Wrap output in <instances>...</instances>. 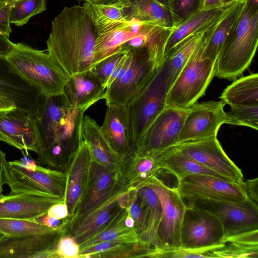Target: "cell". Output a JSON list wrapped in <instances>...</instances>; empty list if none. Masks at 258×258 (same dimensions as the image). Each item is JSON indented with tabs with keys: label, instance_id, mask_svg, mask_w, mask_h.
<instances>
[{
	"label": "cell",
	"instance_id": "6da1fadb",
	"mask_svg": "<svg viewBox=\"0 0 258 258\" xmlns=\"http://www.w3.org/2000/svg\"><path fill=\"white\" fill-rule=\"evenodd\" d=\"M84 113L71 106L63 94L43 95L34 116L42 142L35 160L37 164L64 171L83 141Z\"/></svg>",
	"mask_w": 258,
	"mask_h": 258
},
{
	"label": "cell",
	"instance_id": "7a4b0ae2",
	"mask_svg": "<svg viewBox=\"0 0 258 258\" xmlns=\"http://www.w3.org/2000/svg\"><path fill=\"white\" fill-rule=\"evenodd\" d=\"M97 36L83 6L66 7L52 22L46 50L54 62L70 76L94 66Z\"/></svg>",
	"mask_w": 258,
	"mask_h": 258
},
{
	"label": "cell",
	"instance_id": "3957f363",
	"mask_svg": "<svg viewBox=\"0 0 258 258\" xmlns=\"http://www.w3.org/2000/svg\"><path fill=\"white\" fill-rule=\"evenodd\" d=\"M258 42V0H245L215 63V76L232 81L250 66Z\"/></svg>",
	"mask_w": 258,
	"mask_h": 258
},
{
	"label": "cell",
	"instance_id": "277c9868",
	"mask_svg": "<svg viewBox=\"0 0 258 258\" xmlns=\"http://www.w3.org/2000/svg\"><path fill=\"white\" fill-rule=\"evenodd\" d=\"M22 152L23 158L6 161L4 164V182L10 187V194H30L64 199L65 172L38 165L29 154Z\"/></svg>",
	"mask_w": 258,
	"mask_h": 258
},
{
	"label": "cell",
	"instance_id": "5b68a950",
	"mask_svg": "<svg viewBox=\"0 0 258 258\" xmlns=\"http://www.w3.org/2000/svg\"><path fill=\"white\" fill-rule=\"evenodd\" d=\"M217 21L205 33L170 87L166 100V106L186 109L205 95L215 77L216 63L207 57L205 49Z\"/></svg>",
	"mask_w": 258,
	"mask_h": 258
},
{
	"label": "cell",
	"instance_id": "8992f818",
	"mask_svg": "<svg viewBox=\"0 0 258 258\" xmlns=\"http://www.w3.org/2000/svg\"><path fill=\"white\" fill-rule=\"evenodd\" d=\"M6 58L23 78L38 88L43 95L56 96L63 93L69 76L44 51L26 44L14 43Z\"/></svg>",
	"mask_w": 258,
	"mask_h": 258
},
{
	"label": "cell",
	"instance_id": "52a82bcc",
	"mask_svg": "<svg viewBox=\"0 0 258 258\" xmlns=\"http://www.w3.org/2000/svg\"><path fill=\"white\" fill-rule=\"evenodd\" d=\"M170 87L167 67L162 61L126 105L136 143L166 107Z\"/></svg>",
	"mask_w": 258,
	"mask_h": 258
},
{
	"label": "cell",
	"instance_id": "ba28073f",
	"mask_svg": "<svg viewBox=\"0 0 258 258\" xmlns=\"http://www.w3.org/2000/svg\"><path fill=\"white\" fill-rule=\"evenodd\" d=\"M224 229L218 217L189 200L181 226V247L213 251L224 245Z\"/></svg>",
	"mask_w": 258,
	"mask_h": 258
},
{
	"label": "cell",
	"instance_id": "9c48e42d",
	"mask_svg": "<svg viewBox=\"0 0 258 258\" xmlns=\"http://www.w3.org/2000/svg\"><path fill=\"white\" fill-rule=\"evenodd\" d=\"M187 112V108L166 106L137 141L134 154L156 157L178 144Z\"/></svg>",
	"mask_w": 258,
	"mask_h": 258
},
{
	"label": "cell",
	"instance_id": "30bf717a",
	"mask_svg": "<svg viewBox=\"0 0 258 258\" xmlns=\"http://www.w3.org/2000/svg\"><path fill=\"white\" fill-rule=\"evenodd\" d=\"M176 190L183 199L243 202L250 199L241 184L216 176L194 174L177 180Z\"/></svg>",
	"mask_w": 258,
	"mask_h": 258
},
{
	"label": "cell",
	"instance_id": "8fae6325",
	"mask_svg": "<svg viewBox=\"0 0 258 258\" xmlns=\"http://www.w3.org/2000/svg\"><path fill=\"white\" fill-rule=\"evenodd\" d=\"M129 66L124 74L106 89V105H127L137 95L158 66L147 48L128 52Z\"/></svg>",
	"mask_w": 258,
	"mask_h": 258
},
{
	"label": "cell",
	"instance_id": "7c38bea8",
	"mask_svg": "<svg viewBox=\"0 0 258 258\" xmlns=\"http://www.w3.org/2000/svg\"><path fill=\"white\" fill-rule=\"evenodd\" d=\"M145 186L155 192L161 206L162 218L158 230L159 248L181 247V229L186 209L183 199L175 188L167 186L157 176Z\"/></svg>",
	"mask_w": 258,
	"mask_h": 258
},
{
	"label": "cell",
	"instance_id": "4fadbf2b",
	"mask_svg": "<svg viewBox=\"0 0 258 258\" xmlns=\"http://www.w3.org/2000/svg\"><path fill=\"white\" fill-rule=\"evenodd\" d=\"M173 147L228 180L243 184L241 170L224 151L217 136L179 143Z\"/></svg>",
	"mask_w": 258,
	"mask_h": 258
},
{
	"label": "cell",
	"instance_id": "5bb4252c",
	"mask_svg": "<svg viewBox=\"0 0 258 258\" xmlns=\"http://www.w3.org/2000/svg\"><path fill=\"white\" fill-rule=\"evenodd\" d=\"M222 101L196 103L187 108L178 143L217 136L223 124H230Z\"/></svg>",
	"mask_w": 258,
	"mask_h": 258
},
{
	"label": "cell",
	"instance_id": "9a60e30c",
	"mask_svg": "<svg viewBox=\"0 0 258 258\" xmlns=\"http://www.w3.org/2000/svg\"><path fill=\"white\" fill-rule=\"evenodd\" d=\"M124 185L121 174L113 172L92 158L89 179L82 198L68 227L106 201Z\"/></svg>",
	"mask_w": 258,
	"mask_h": 258
},
{
	"label": "cell",
	"instance_id": "2e32d148",
	"mask_svg": "<svg viewBox=\"0 0 258 258\" xmlns=\"http://www.w3.org/2000/svg\"><path fill=\"white\" fill-rule=\"evenodd\" d=\"M66 230L64 226L42 233L5 235L0 239V258L57 257L56 246Z\"/></svg>",
	"mask_w": 258,
	"mask_h": 258
},
{
	"label": "cell",
	"instance_id": "e0dca14e",
	"mask_svg": "<svg viewBox=\"0 0 258 258\" xmlns=\"http://www.w3.org/2000/svg\"><path fill=\"white\" fill-rule=\"evenodd\" d=\"M107 106L101 132L121 165L134 154L136 148L131 120L126 105Z\"/></svg>",
	"mask_w": 258,
	"mask_h": 258
},
{
	"label": "cell",
	"instance_id": "ac0fdd59",
	"mask_svg": "<svg viewBox=\"0 0 258 258\" xmlns=\"http://www.w3.org/2000/svg\"><path fill=\"white\" fill-rule=\"evenodd\" d=\"M0 141L26 154L37 153L42 145L34 117L17 108L0 111Z\"/></svg>",
	"mask_w": 258,
	"mask_h": 258
},
{
	"label": "cell",
	"instance_id": "d6986e66",
	"mask_svg": "<svg viewBox=\"0 0 258 258\" xmlns=\"http://www.w3.org/2000/svg\"><path fill=\"white\" fill-rule=\"evenodd\" d=\"M220 219L225 237L258 229V206L251 199L243 202H226L207 200L195 201Z\"/></svg>",
	"mask_w": 258,
	"mask_h": 258
},
{
	"label": "cell",
	"instance_id": "ffe728a7",
	"mask_svg": "<svg viewBox=\"0 0 258 258\" xmlns=\"http://www.w3.org/2000/svg\"><path fill=\"white\" fill-rule=\"evenodd\" d=\"M43 94L19 75L6 57H0V97L34 117Z\"/></svg>",
	"mask_w": 258,
	"mask_h": 258
},
{
	"label": "cell",
	"instance_id": "44dd1931",
	"mask_svg": "<svg viewBox=\"0 0 258 258\" xmlns=\"http://www.w3.org/2000/svg\"><path fill=\"white\" fill-rule=\"evenodd\" d=\"M127 191V186L124 185L83 218L69 226L65 234L72 236L80 244L101 230L126 207Z\"/></svg>",
	"mask_w": 258,
	"mask_h": 258
},
{
	"label": "cell",
	"instance_id": "7402d4cb",
	"mask_svg": "<svg viewBox=\"0 0 258 258\" xmlns=\"http://www.w3.org/2000/svg\"><path fill=\"white\" fill-rule=\"evenodd\" d=\"M92 161L89 147L83 140L64 171L66 176L64 202L68 208L69 221L75 215L82 198L89 179Z\"/></svg>",
	"mask_w": 258,
	"mask_h": 258
},
{
	"label": "cell",
	"instance_id": "603a6c76",
	"mask_svg": "<svg viewBox=\"0 0 258 258\" xmlns=\"http://www.w3.org/2000/svg\"><path fill=\"white\" fill-rule=\"evenodd\" d=\"M106 88L90 70L70 76L63 94L72 106L85 112L97 101L104 99Z\"/></svg>",
	"mask_w": 258,
	"mask_h": 258
},
{
	"label": "cell",
	"instance_id": "cb8c5ba5",
	"mask_svg": "<svg viewBox=\"0 0 258 258\" xmlns=\"http://www.w3.org/2000/svg\"><path fill=\"white\" fill-rule=\"evenodd\" d=\"M63 199L34 195H0V218L29 220L45 214Z\"/></svg>",
	"mask_w": 258,
	"mask_h": 258
},
{
	"label": "cell",
	"instance_id": "d4e9b609",
	"mask_svg": "<svg viewBox=\"0 0 258 258\" xmlns=\"http://www.w3.org/2000/svg\"><path fill=\"white\" fill-rule=\"evenodd\" d=\"M82 135L94 161L113 172L121 174V165L103 137L100 126L89 116L83 117Z\"/></svg>",
	"mask_w": 258,
	"mask_h": 258
},
{
	"label": "cell",
	"instance_id": "484cf974",
	"mask_svg": "<svg viewBox=\"0 0 258 258\" xmlns=\"http://www.w3.org/2000/svg\"><path fill=\"white\" fill-rule=\"evenodd\" d=\"M156 159L160 168L174 175L177 180L194 174L211 175L228 180L219 173L183 155L173 147L159 154L156 156Z\"/></svg>",
	"mask_w": 258,
	"mask_h": 258
},
{
	"label": "cell",
	"instance_id": "4316f807",
	"mask_svg": "<svg viewBox=\"0 0 258 258\" xmlns=\"http://www.w3.org/2000/svg\"><path fill=\"white\" fill-rule=\"evenodd\" d=\"M224 9L219 8L200 10L187 20L173 28L165 45L164 55L188 36L212 25L220 18Z\"/></svg>",
	"mask_w": 258,
	"mask_h": 258
},
{
	"label": "cell",
	"instance_id": "83f0119b",
	"mask_svg": "<svg viewBox=\"0 0 258 258\" xmlns=\"http://www.w3.org/2000/svg\"><path fill=\"white\" fill-rule=\"evenodd\" d=\"M127 20L134 19L144 23L173 29L174 22L168 7L154 0H131L125 9Z\"/></svg>",
	"mask_w": 258,
	"mask_h": 258
},
{
	"label": "cell",
	"instance_id": "f1b7e54d",
	"mask_svg": "<svg viewBox=\"0 0 258 258\" xmlns=\"http://www.w3.org/2000/svg\"><path fill=\"white\" fill-rule=\"evenodd\" d=\"M161 170L156 157L134 154L123 164L121 177L126 186L141 187L157 176Z\"/></svg>",
	"mask_w": 258,
	"mask_h": 258
},
{
	"label": "cell",
	"instance_id": "f546056e",
	"mask_svg": "<svg viewBox=\"0 0 258 258\" xmlns=\"http://www.w3.org/2000/svg\"><path fill=\"white\" fill-rule=\"evenodd\" d=\"M245 0H239L225 8L218 20L207 42L205 53L216 62L220 50L227 36L238 18Z\"/></svg>",
	"mask_w": 258,
	"mask_h": 258
},
{
	"label": "cell",
	"instance_id": "4dcf8cb0",
	"mask_svg": "<svg viewBox=\"0 0 258 258\" xmlns=\"http://www.w3.org/2000/svg\"><path fill=\"white\" fill-rule=\"evenodd\" d=\"M83 6L89 14L97 35L116 29L128 21L125 15L126 7L88 2H85Z\"/></svg>",
	"mask_w": 258,
	"mask_h": 258
},
{
	"label": "cell",
	"instance_id": "1f68e13d",
	"mask_svg": "<svg viewBox=\"0 0 258 258\" xmlns=\"http://www.w3.org/2000/svg\"><path fill=\"white\" fill-rule=\"evenodd\" d=\"M127 214L128 209L125 207L106 226L80 243V249L106 241L136 242L140 241L134 228L125 225V220Z\"/></svg>",
	"mask_w": 258,
	"mask_h": 258
},
{
	"label": "cell",
	"instance_id": "d6a6232c",
	"mask_svg": "<svg viewBox=\"0 0 258 258\" xmlns=\"http://www.w3.org/2000/svg\"><path fill=\"white\" fill-rule=\"evenodd\" d=\"M216 22L208 28L188 36L164 55L163 61L167 67L170 87L202 40L205 33Z\"/></svg>",
	"mask_w": 258,
	"mask_h": 258
},
{
	"label": "cell",
	"instance_id": "836d02e7",
	"mask_svg": "<svg viewBox=\"0 0 258 258\" xmlns=\"http://www.w3.org/2000/svg\"><path fill=\"white\" fill-rule=\"evenodd\" d=\"M220 98L229 106L258 104L257 73L234 80L224 89Z\"/></svg>",
	"mask_w": 258,
	"mask_h": 258
},
{
	"label": "cell",
	"instance_id": "e575fe53",
	"mask_svg": "<svg viewBox=\"0 0 258 258\" xmlns=\"http://www.w3.org/2000/svg\"><path fill=\"white\" fill-rule=\"evenodd\" d=\"M148 205V222L139 240L154 247H160L158 230L162 218V208L155 192L148 186L140 187Z\"/></svg>",
	"mask_w": 258,
	"mask_h": 258
},
{
	"label": "cell",
	"instance_id": "d590c367",
	"mask_svg": "<svg viewBox=\"0 0 258 258\" xmlns=\"http://www.w3.org/2000/svg\"><path fill=\"white\" fill-rule=\"evenodd\" d=\"M127 21L116 29L97 35L94 46V65L113 53L128 39L139 34H134L127 29Z\"/></svg>",
	"mask_w": 258,
	"mask_h": 258
},
{
	"label": "cell",
	"instance_id": "8d00e7d4",
	"mask_svg": "<svg viewBox=\"0 0 258 258\" xmlns=\"http://www.w3.org/2000/svg\"><path fill=\"white\" fill-rule=\"evenodd\" d=\"M47 0H17L12 3L10 21L18 26L28 23L33 16L46 10Z\"/></svg>",
	"mask_w": 258,
	"mask_h": 258
},
{
	"label": "cell",
	"instance_id": "74e56055",
	"mask_svg": "<svg viewBox=\"0 0 258 258\" xmlns=\"http://www.w3.org/2000/svg\"><path fill=\"white\" fill-rule=\"evenodd\" d=\"M54 229L30 220L0 218V233L5 235L22 236L45 233Z\"/></svg>",
	"mask_w": 258,
	"mask_h": 258
},
{
	"label": "cell",
	"instance_id": "f35d334b",
	"mask_svg": "<svg viewBox=\"0 0 258 258\" xmlns=\"http://www.w3.org/2000/svg\"><path fill=\"white\" fill-rule=\"evenodd\" d=\"M227 112L231 125L258 129V104L231 105Z\"/></svg>",
	"mask_w": 258,
	"mask_h": 258
},
{
	"label": "cell",
	"instance_id": "ab89813d",
	"mask_svg": "<svg viewBox=\"0 0 258 258\" xmlns=\"http://www.w3.org/2000/svg\"><path fill=\"white\" fill-rule=\"evenodd\" d=\"M215 257H258V245L235 239H227L224 245L212 251Z\"/></svg>",
	"mask_w": 258,
	"mask_h": 258
},
{
	"label": "cell",
	"instance_id": "60d3db41",
	"mask_svg": "<svg viewBox=\"0 0 258 258\" xmlns=\"http://www.w3.org/2000/svg\"><path fill=\"white\" fill-rule=\"evenodd\" d=\"M202 1L203 0H170L168 8L173 18L174 27L200 11L201 9Z\"/></svg>",
	"mask_w": 258,
	"mask_h": 258
},
{
	"label": "cell",
	"instance_id": "b9f144b4",
	"mask_svg": "<svg viewBox=\"0 0 258 258\" xmlns=\"http://www.w3.org/2000/svg\"><path fill=\"white\" fill-rule=\"evenodd\" d=\"M126 53L119 48L110 55L94 64L90 69L106 89L112 73Z\"/></svg>",
	"mask_w": 258,
	"mask_h": 258
},
{
	"label": "cell",
	"instance_id": "7bdbcfd3",
	"mask_svg": "<svg viewBox=\"0 0 258 258\" xmlns=\"http://www.w3.org/2000/svg\"><path fill=\"white\" fill-rule=\"evenodd\" d=\"M212 251L207 249H190L182 247L167 248L154 247L151 257H215Z\"/></svg>",
	"mask_w": 258,
	"mask_h": 258
},
{
	"label": "cell",
	"instance_id": "ee69618b",
	"mask_svg": "<svg viewBox=\"0 0 258 258\" xmlns=\"http://www.w3.org/2000/svg\"><path fill=\"white\" fill-rule=\"evenodd\" d=\"M79 252V244L72 236L67 234L61 236L56 246L57 257L78 258Z\"/></svg>",
	"mask_w": 258,
	"mask_h": 258
},
{
	"label": "cell",
	"instance_id": "f6af8a7d",
	"mask_svg": "<svg viewBox=\"0 0 258 258\" xmlns=\"http://www.w3.org/2000/svg\"><path fill=\"white\" fill-rule=\"evenodd\" d=\"M12 2L4 1L0 5V35L9 38L12 33L10 12Z\"/></svg>",
	"mask_w": 258,
	"mask_h": 258
},
{
	"label": "cell",
	"instance_id": "bcb514c9",
	"mask_svg": "<svg viewBox=\"0 0 258 258\" xmlns=\"http://www.w3.org/2000/svg\"><path fill=\"white\" fill-rule=\"evenodd\" d=\"M29 220L54 229L67 226L68 223V219L67 218L63 219H56L49 216L47 213Z\"/></svg>",
	"mask_w": 258,
	"mask_h": 258
},
{
	"label": "cell",
	"instance_id": "7dc6e473",
	"mask_svg": "<svg viewBox=\"0 0 258 258\" xmlns=\"http://www.w3.org/2000/svg\"><path fill=\"white\" fill-rule=\"evenodd\" d=\"M47 214L58 219L67 218L69 216L68 206L64 202L56 203L48 209Z\"/></svg>",
	"mask_w": 258,
	"mask_h": 258
},
{
	"label": "cell",
	"instance_id": "c3c4849f",
	"mask_svg": "<svg viewBox=\"0 0 258 258\" xmlns=\"http://www.w3.org/2000/svg\"><path fill=\"white\" fill-rule=\"evenodd\" d=\"M244 186L248 197L257 204L258 178L247 179L243 182Z\"/></svg>",
	"mask_w": 258,
	"mask_h": 258
},
{
	"label": "cell",
	"instance_id": "681fc988",
	"mask_svg": "<svg viewBox=\"0 0 258 258\" xmlns=\"http://www.w3.org/2000/svg\"><path fill=\"white\" fill-rule=\"evenodd\" d=\"M14 44L8 37L0 35V57H6L13 49Z\"/></svg>",
	"mask_w": 258,
	"mask_h": 258
},
{
	"label": "cell",
	"instance_id": "f907efd6",
	"mask_svg": "<svg viewBox=\"0 0 258 258\" xmlns=\"http://www.w3.org/2000/svg\"><path fill=\"white\" fill-rule=\"evenodd\" d=\"M131 0H85V2H88L95 4L121 6L127 7Z\"/></svg>",
	"mask_w": 258,
	"mask_h": 258
},
{
	"label": "cell",
	"instance_id": "816d5d0a",
	"mask_svg": "<svg viewBox=\"0 0 258 258\" xmlns=\"http://www.w3.org/2000/svg\"><path fill=\"white\" fill-rule=\"evenodd\" d=\"M222 0H203L201 10H208L222 8Z\"/></svg>",
	"mask_w": 258,
	"mask_h": 258
},
{
	"label": "cell",
	"instance_id": "f5cc1de1",
	"mask_svg": "<svg viewBox=\"0 0 258 258\" xmlns=\"http://www.w3.org/2000/svg\"><path fill=\"white\" fill-rule=\"evenodd\" d=\"M6 159V154L0 149V195L3 191V186L4 184L3 179V166Z\"/></svg>",
	"mask_w": 258,
	"mask_h": 258
},
{
	"label": "cell",
	"instance_id": "db71d44e",
	"mask_svg": "<svg viewBox=\"0 0 258 258\" xmlns=\"http://www.w3.org/2000/svg\"><path fill=\"white\" fill-rule=\"evenodd\" d=\"M16 108L17 107L14 103L0 97V111H8Z\"/></svg>",
	"mask_w": 258,
	"mask_h": 258
},
{
	"label": "cell",
	"instance_id": "11a10c76",
	"mask_svg": "<svg viewBox=\"0 0 258 258\" xmlns=\"http://www.w3.org/2000/svg\"><path fill=\"white\" fill-rule=\"evenodd\" d=\"M238 1L239 0H222L221 7L222 8H225Z\"/></svg>",
	"mask_w": 258,
	"mask_h": 258
},
{
	"label": "cell",
	"instance_id": "9f6ffc18",
	"mask_svg": "<svg viewBox=\"0 0 258 258\" xmlns=\"http://www.w3.org/2000/svg\"><path fill=\"white\" fill-rule=\"evenodd\" d=\"M154 1L156 2L157 3L166 6L167 7H168L169 3L170 0H154Z\"/></svg>",
	"mask_w": 258,
	"mask_h": 258
},
{
	"label": "cell",
	"instance_id": "6f0895ef",
	"mask_svg": "<svg viewBox=\"0 0 258 258\" xmlns=\"http://www.w3.org/2000/svg\"><path fill=\"white\" fill-rule=\"evenodd\" d=\"M5 235V234H3L2 233H0V239L1 238H2Z\"/></svg>",
	"mask_w": 258,
	"mask_h": 258
},
{
	"label": "cell",
	"instance_id": "680465c9",
	"mask_svg": "<svg viewBox=\"0 0 258 258\" xmlns=\"http://www.w3.org/2000/svg\"><path fill=\"white\" fill-rule=\"evenodd\" d=\"M4 1H9V2H14L17 0H4Z\"/></svg>",
	"mask_w": 258,
	"mask_h": 258
},
{
	"label": "cell",
	"instance_id": "91938a15",
	"mask_svg": "<svg viewBox=\"0 0 258 258\" xmlns=\"http://www.w3.org/2000/svg\"><path fill=\"white\" fill-rule=\"evenodd\" d=\"M4 0H0V5L4 2Z\"/></svg>",
	"mask_w": 258,
	"mask_h": 258
},
{
	"label": "cell",
	"instance_id": "94428289",
	"mask_svg": "<svg viewBox=\"0 0 258 258\" xmlns=\"http://www.w3.org/2000/svg\"><path fill=\"white\" fill-rule=\"evenodd\" d=\"M77 1H84L85 2V0H77Z\"/></svg>",
	"mask_w": 258,
	"mask_h": 258
}]
</instances>
